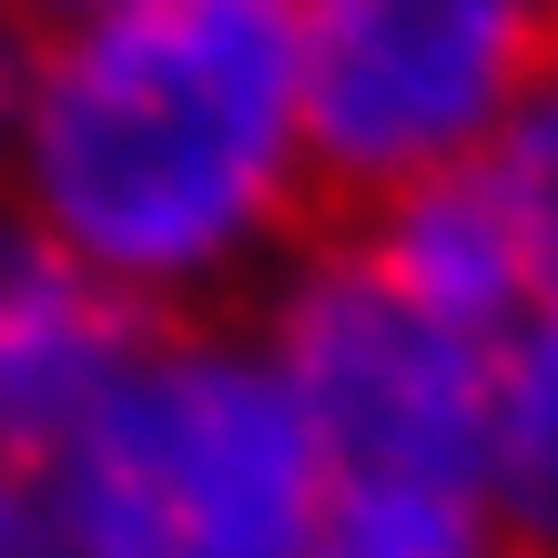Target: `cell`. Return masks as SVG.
I'll return each mask as SVG.
<instances>
[{"label": "cell", "instance_id": "obj_1", "mask_svg": "<svg viewBox=\"0 0 558 558\" xmlns=\"http://www.w3.org/2000/svg\"><path fill=\"white\" fill-rule=\"evenodd\" d=\"M284 183L294 0H102L31 72L11 214L153 325L265 294Z\"/></svg>", "mask_w": 558, "mask_h": 558}, {"label": "cell", "instance_id": "obj_2", "mask_svg": "<svg viewBox=\"0 0 558 558\" xmlns=\"http://www.w3.org/2000/svg\"><path fill=\"white\" fill-rule=\"evenodd\" d=\"M325 477L336 468L265 345L254 294L244 315L162 325L92 397L51 457V508L72 558H305Z\"/></svg>", "mask_w": 558, "mask_h": 558}, {"label": "cell", "instance_id": "obj_3", "mask_svg": "<svg viewBox=\"0 0 558 558\" xmlns=\"http://www.w3.org/2000/svg\"><path fill=\"white\" fill-rule=\"evenodd\" d=\"M548 82L538 0H294L284 265L477 173Z\"/></svg>", "mask_w": 558, "mask_h": 558}, {"label": "cell", "instance_id": "obj_4", "mask_svg": "<svg viewBox=\"0 0 558 558\" xmlns=\"http://www.w3.org/2000/svg\"><path fill=\"white\" fill-rule=\"evenodd\" d=\"M162 336L143 305L92 284L61 244H41L21 214H0V457L51 468L72 447L92 397Z\"/></svg>", "mask_w": 558, "mask_h": 558}, {"label": "cell", "instance_id": "obj_5", "mask_svg": "<svg viewBox=\"0 0 558 558\" xmlns=\"http://www.w3.org/2000/svg\"><path fill=\"white\" fill-rule=\"evenodd\" d=\"M305 558H508V518L457 477L336 468Z\"/></svg>", "mask_w": 558, "mask_h": 558}, {"label": "cell", "instance_id": "obj_6", "mask_svg": "<svg viewBox=\"0 0 558 558\" xmlns=\"http://www.w3.org/2000/svg\"><path fill=\"white\" fill-rule=\"evenodd\" d=\"M0 558H72L61 508H51V468H31V457H0Z\"/></svg>", "mask_w": 558, "mask_h": 558}, {"label": "cell", "instance_id": "obj_7", "mask_svg": "<svg viewBox=\"0 0 558 558\" xmlns=\"http://www.w3.org/2000/svg\"><path fill=\"white\" fill-rule=\"evenodd\" d=\"M41 31L21 0H0V214H11V162H21V112H31V72H41Z\"/></svg>", "mask_w": 558, "mask_h": 558}, {"label": "cell", "instance_id": "obj_8", "mask_svg": "<svg viewBox=\"0 0 558 558\" xmlns=\"http://www.w3.org/2000/svg\"><path fill=\"white\" fill-rule=\"evenodd\" d=\"M21 11H31V31H41V41H61V31H72V21H92L102 0H21Z\"/></svg>", "mask_w": 558, "mask_h": 558}, {"label": "cell", "instance_id": "obj_9", "mask_svg": "<svg viewBox=\"0 0 558 558\" xmlns=\"http://www.w3.org/2000/svg\"><path fill=\"white\" fill-rule=\"evenodd\" d=\"M508 558H558V548H538V538H508Z\"/></svg>", "mask_w": 558, "mask_h": 558}, {"label": "cell", "instance_id": "obj_10", "mask_svg": "<svg viewBox=\"0 0 558 558\" xmlns=\"http://www.w3.org/2000/svg\"><path fill=\"white\" fill-rule=\"evenodd\" d=\"M548 82H558V31H548ZM548 82H538V92H548Z\"/></svg>", "mask_w": 558, "mask_h": 558}, {"label": "cell", "instance_id": "obj_11", "mask_svg": "<svg viewBox=\"0 0 558 558\" xmlns=\"http://www.w3.org/2000/svg\"><path fill=\"white\" fill-rule=\"evenodd\" d=\"M538 21H548V31H558V0H538Z\"/></svg>", "mask_w": 558, "mask_h": 558}]
</instances>
